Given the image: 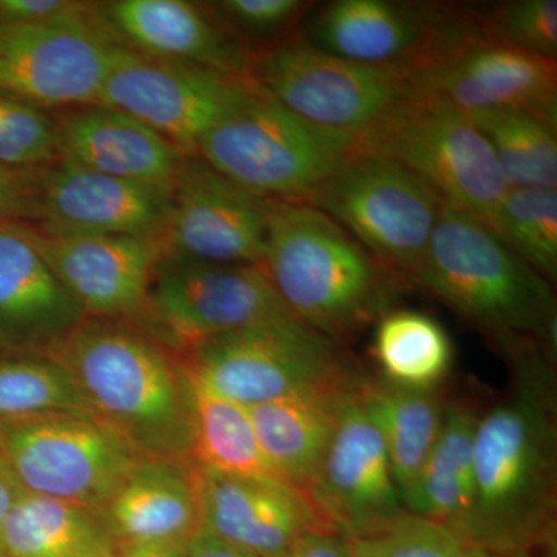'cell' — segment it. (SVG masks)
Here are the masks:
<instances>
[{
    "label": "cell",
    "instance_id": "obj_1",
    "mask_svg": "<svg viewBox=\"0 0 557 557\" xmlns=\"http://www.w3.org/2000/svg\"><path fill=\"white\" fill-rule=\"evenodd\" d=\"M553 358L512 361L507 397L478 418L469 545L528 552L556 541L557 416Z\"/></svg>",
    "mask_w": 557,
    "mask_h": 557
},
{
    "label": "cell",
    "instance_id": "obj_2",
    "mask_svg": "<svg viewBox=\"0 0 557 557\" xmlns=\"http://www.w3.org/2000/svg\"><path fill=\"white\" fill-rule=\"evenodd\" d=\"M50 358L139 456L190 460L193 380L177 351L132 322L87 318Z\"/></svg>",
    "mask_w": 557,
    "mask_h": 557
},
{
    "label": "cell",
    "instance_id": "obj_3",
    "mask_svg": "<svg viewBox=\"0 0 557 557\" xmlns=\"http://www.w3.org/2000/svg\"><path fill=\"white\" fill-rule=\"evenodd\" d=\"M410 282L474 325L512 361L533 351L555 359L552 284L463 209L443 205Z\"/></svg>",
    "mask_w": 557,
    "mask_h": 557
},
{
    "label": "cell",
    "instance_id": "obj_4",
    "mask_svg": "<svg viewBox=\"0 0 557 557\" xmlns=\"http://www.w3.org/2000/svg\"><path fill=\"white\" fill-rule=\"evenodd\" d=\"M260 267L292 317L336 344L379 321L405 284L306 201L270 200Z\"/></svg>",
    "mask_w": 557,
    "mask_h": 557
},
{
    "label": "cell",
    "instance_id": "obj_5",
    "mask_svg": "<svg viewBox=\"0 0 557 557\" xmlns=\"http://www.w3.org/2000/svg\"><path fill=\"white\" fill-rule=\"evenodd\" d=\"M355 150V135L311 123L259 87L200 139L197 156L260 199L307 201Z\"/></svg>",
    "mask_w": 557,
    "mask_h": 557
},
{
    "label": "cell",
    "instance_id": "obj_6",
    "mask_svg": "<svg viewBox=\"0 0 557 557\" xmlns=\"http://www.w3.org/2000/svg\"><path fill=\"white\" fill-rule=\"evenodd\" d=\"M355 148L413 172L445 203L490 228L509 189L493 149L467 113L420 95L355 135Z\"/></svg>",
    "mask_w": 557,
    "mask_h": 557
},
{
    "label": "cell",
    "instance_id": "obj_7",
    "mask_svg": "<svg viewBox=\"0 0 557 557\" xmlns=\"http://www.w3.org/2000/svg\"><path fill=\"white\" fill-rule=\"evenodd\" d=\"M178 355L190 375L245 408L357 376L339 344L295 318L211 336Z\"/></svg>",
    "mask_w": 557,
    "mask_h": 557
},
{
    "label": "cell",
    "instance_id": "obj_8",
    "mask_svg": "<svg viewBox=\"0 0 557 557\" xmlns=\"http://www.w3.org/2000/svg\"><path fill=\"white\" fill-rule=\"evenodd\" d=\"M306 203L338 222L384 269L410 282L445 201L395 161L355 150Z\"/></svg>",
    "mask_w": 557,
    "mask_h": 557
},
{
    "label": "cell",
    "instance_id": "obj_9",
    "mask_svg": "<svg viewBox=\"0 0 557 557\" xmlns=\"http://www.w3.org/2000/svg\"><path fill=\"white\" fill-rule=\"evenodd\" d=\"M139 457L91 413H46L0 423V458L24 493L98 511Z\"/></svg>",
    "mask_w": 557,
    "mask_h": 557
},
{
    "label": "cell",
    "instance_id": "obj_10",
    "mask_svg": "<svg viewBox=\"0 0 557 557\" xmlns=\"http://www.w3.org/2000/svg\"><path fill=\"white\" fill-rule=\"evenodd\" d=\"M251 78L302 119L351 135L416 97L406 70L333 57L300 35L256 51Z\"/></svg>",
    "mask_w": 557,
    "mask_h": 557
},
{
    "label": "cell",
    "instance_id": "obj_11",
    "mask_svg": "<svg viewBox=\"0 0 557 557\" xmlns=\"http://www.w3.org/2000/svg\"><path fill=\"white\" fill-rule=\"evenodd\" d=\"M287 318L262 267L161 255L145 313L132 324L180 354L201 339Z\"/></svg>",
    "mask_w": 557,
    "mask_h": 557
},
{
    "label": "cell",
    "instance_id": "obj_12",
    "mask_svg": "<svg viewBox=\"0 0 557 557\" xmlns=\"http://www.w3.org/2000/svg\"><path fill=\"white\" fill-rule=\"evenodd\" d=\"M479 33L478 7L336 0L313 9L300 36L333 57L412 75L432 58Z\"/></svg>",
    "mask_w": 557,
    "mask_h": 557
},
{
    "label": "cell",
    "instance_id": "obj_13",
    "mask_svg": "<svg viewBox=\"0 0 557 557\" xmlns=\"http://www.w3.org/2000/svg\"><path fill=\"white\" fill-rule=\"evenodd\" d=\"M124 50L89 2L58 20L0 27V91L46 110L97 104Z\"/></svg>",
    "mask_w": 557,
    "mask_h": 557
},
{
    "label": "cell",
    "instance_id": "obj_14",
    "mask_svg": "<svg viewBox=\"0 0 557 557\" xmlns=\"http://www.w3.org/2000/svg\"><path fill=\"white\" fill-rule=\"evenodd\" d=\"M248 76L153 60L124 50L110 70L97 104L123 110L159 132L185 156L258 91Z\"/></svg>",
    "mask_w": 557,
    "mask_h": 557
},
{
    "label": "cell",
    "instance_id": "obj_15",
    "mask_svg": "<svg viewBox=\"0 0 557 557\" xmlns=\"http://www.w3.org/2000/svg\"><path fill=\"white\" fill-rule=\"evenodd\" d=\"M416 95L463 112L519 110L557 129V60L472 36L410 75Z\"/></svg>",
    "mask_w": 557,
    "mask_h": 557
},
{
    "label": "cell",
    "instance_id": "obj_16",
    "mask_svg": "<svg viewBox=\"0 0 557 557\" xmlns=\"http://www.w3.org/2000/svg\"><path fill=\"white\" fill-rule=\"evenodd\" d=\"M270 200L234 185L199 156H186L171 186L163 255L262 265Z\"/></svg>",
    "mask_w": 557,
    "mask_h": 557
},
{
    "label": "cell",
    "instance_id": "obj_17",
    "mask_svg": "<svg viewBox=\"0 0 557 557\" xmlns=\"http://www.w3.org/2000/svg\"><path fill=\"white\" fill-rule=\"evenodd\" d=\"M307 496L330 528L350 541L408 516L383 438L359 403L358 384Z\"/></svg>",
    "mask_w": 557,
    "mask_h": 557
},
{
    "label": "cell",
    "instance_id": "obj_18",
    "mask_svg": "<svg viewBox=\"0 0 557 557\" xmlns=\"http://www.w3.org/2000/svg\"><path fill=\"white\" fill-rule=\"evenodd\" d=\"M30 242L87 318L137 322L145 313L161 242L106 234H51L11 226Z\"/></svg>",
    "mask_w": 557,
    "mask_h": 557
},
{
    "label": "cell",
    "instance_id": "obj_19",
    "mask_svg": "<svg viewBox=\"0 0 557 557\" xmlns=\"http://www.w3.org/2000/svg\"><path fill=\"white\" fill-rule=\"evenodd\" d=\"M171 188L110 177L62 157L36 171L33 228L51 234H106L161 242Z\"/></svg>",
    "mask_w": 557,
    "mask_h": 557
},
{
    "label": "cell",
    "instance_id": "obj_20",
    "mask_svg": "<svg viewBox=\"0 0 557 557\" xmlns=\"http://www.w3.org/2000/svg\"><path fill=\"white\" fill-rule=\"evenodd\" d=\"M94 11L120 46L141 57L251 78L256 51L212 5L188 0H112L94 3Z\"/></svg>",
    "mask_w": 557,
    "mask_h": 557
},
{
    "label": "cell",
    "instance_id": "obj_21",
    "mask_svg": "<svg viewBox=\"0 0 557 557\" xmlns=\"http://www.w3.org/2000/svg\"><path fill=\"white\" fill-rule=\"evenodd\" d=\"M201 531L259 557H278L314 531H335L310 497L277 479L236 478L199 468Z\"/></svg>",
    "mask_w": 557,
    "mask_h": 557
},
{
    "label": "cell",
    "instance_id": "obj_22",
    "mask_svg": "<svg viewBox=\"0 0 557 557\" xmlns=\"http://www.w3.org/2000/svg\"><path fill=\"white\" fill-rule=\"evenodd\" d=\"M86 319L30 242L0 226V355L53 357Z\"/></svg>",
    "mask_w": 557,
    "mask_h": 557
},
{
    "label": "cell",
    "instance_id": "obj_23",
    "mask_svg": "<svg viewBox=\"0 0 557 557\" xmlns=\"http://www.w3.org/2000/svg\"><path fill=\"white\" fill-rule=\"evenodd\" d=\"M101 515L116 544H188L201 530L199 468L139 457Z\"/></svg>",
    "mask_w": 557,
    "mask_h": 557
},
{
    "label": "cell",
    "instance_id": "obj_24",
    "mask_svg": "<svg viewBox=\"0 0 557 557\" xmlns=\"http://www.w3.org/2000/svg\"><path fill=\"white\" fill-rule=\"evenodd\" d=\"M62 157L110 177L171 188L185 153L123 110L102 104L62 109Z\"/></svg>",
    "mask_w": 557,
    "mask_h": 557
},
{
    "label": "cell",
    "instance_id": "obj_25",
    "mask_svg": "<svg viewBox=\"0 0 557 557\" xmlns=\"http://www.w3.org/2000/svg\"><path fill=\"white\" fill-rule=\"evenodd\" d=\"M359 379L247 408L260 449L277 479L307 494Z\"/></svg>",
    "mask_w": 557,
    "mask_h": 557
},
{
    "label": "cell",
    "instance_id": "obj_26",
    "mask_svg": "<svg viewBox=\"0 0 557 557\" xmlns=\"http://www.w3.org/2000/svg\"><path fill=\"white\" fill-rule=\"evenodd\" d=\"M478 418L468 406H446L437 443L401 498L408 515L448 528L468 547L474 516Z\"/></svg>",
    "mask_w": 557,
    "mask_h": 557
},
{
    "label": "cell",
    "instance_id": "obj_27",
    "mask_svg": "<svg viewBox=\"0 0 557 557\" xmlns=\"http://www.w3.org/2000/svg\"><path fill=\"white\" fill-rule=\"evenodd\" d=\"M116 547L101 511L24 493L0 527V557H109Z\"/></svg>",
    "mask_w": 557,
    "mask_h": 557
},
{
    "label": "cell",
    "instance_id": "obj_28",
    "mask_svg": "<svg viewBox=\"0 0 557 557\" xmlns=\"http://www.w3.org/2000/svg\"><path fill=\"white\" fill-rule=\"evenodd\" d=\"M358 398L379 429L403 498L437 443L448 405L438 388L420 391L362 376Z\"/></svg>",
    "mask_w": 557,
    "mask_h": 557
},
{
    "label": "cell",
    "instance_id": "obj_29",
    "mask_svg": "<svg viewBox=\"0 0 557 557\" xmlns=\"http://www.w3.org/2000/svg\"><path fill=\"white\" fill-rule=\"evenodd\" d=\"M190 380H193L190 461L197 468L215 472V474L277 479L260 449L255 428L249 420L248 409L215 394L196 376L190 375Z\"/></svg>",
    "mask_w": 557,
    "mask_h": 557
},
{
    "label": "cell",
    "instance_id": "obj_30",
    "mask_svg": "<svg viewBox=\"0 0 557 557\" xmlns=\"http://www.w3.org/2000/svg\"><path fill=\"white\" fill-rule=\"evenodd\" d=\"M381 379L395 386L434 391L453 369L446 329L416 310H388L376 321L372 346Z\"/></svg>",
    "mask_w": 557,
    "mask_h": 557
},
{
    "label": "cell",
    "instance_id": "obj_31",
    "mask_svg": "<svg viewBox=\"0 0 557 557\" xmlns=\"http://www.w3.org/2000/svg\"><path fill=\"white\" fill-rule=\"evenodd\" d=\"M465 113L493 149L509 188H557L555 127L519 110Z\"/></svg>",
    "mask_w": 557,
    "mask_h": 557
},
{
    "label": "cell",
    "instance_id": "obj_32",
    "mask_svg": "<svg viewBox=\"0 0 557 557\" xmlns=\"http://www.w3.org/2000/svg\"><path fill=\"white\" fill-rule=\"evenodd\" d=\"M57 412L94 416L61 362L50 357H0V423Z\"/></svg>",
    "mask_w": 557,
    "mask_h": 557
},
{
    "label": "cell",
    "instance_id": "obj_33",
    "mask_svg": "<svg viewBox=\"0 0 557 557\" xmlns=\"http://www.w3.org/2000/svg\"><path fill=\"white\" fill-rule=\"evenodd\" d=\"M491 230L549 284L556 281V189L509 188Z\"/></svg>",
    "mask_w": 557,
    "mask_h": 557
},
{
    "label": "cell",
    "instance_id": "obj_34",
    "mask_svg": "<svg viewBox=\"0 0 557 557\" xmlns=\"http://www.w3.org/2000/svg\"><path fill=\"white\" fill-rule=\"evenodd\" d=\"M61 159L57 120L46 109L0 91V163L39 170Z\"/></svg>",
    "mask_w": 557,
    "mask_h": 557
},
{
    "label": "cell",
    "instance_id": "obj_35",
    "mask_svg": "<svg viewBox=\"0 0 557 557\" xmlns=\"http://www.w3.org/2000/svg\"><path fill=\"white\" fill-rule=\"evenodd\" d=\"M478 13L486 40L557 60L556 0H511Z\"/></svg>",
    "mask_w": 557,
    "mask_h": 557
},
{
    "label": "cell",
    "instance_id": "obj_36",
    "mask_svg": "<svg viewBox=\"0 0 557 557\" xmlns=\"http://www.w3.org/2000/svg\"><path fill=\"white\" fill-rule=\"evenodd\" d=\"M471 549L448 528L410 515L351 541V557H467Z\"/></svg>",
    "mask_w": 557,
    "mask_h": 557
},
{
    "label": "cell",
    "instance_id": "obj_37",
    "mask_svg": "<svg viewBox=\"0 0 557 557\" xmlns=\"http://www.w3.org/2000/svg\"><path fill=\"white\" fill-rule=\"evenodd\" d=\"M211 5L248 46L252 40L276 46L293 38L296 27L314 9V3L302 0H222Z\"/></svg>",
    "mask_w": 557,
    "mask_h": 557
},
{
    "label": "cell",
    "instance_id": "obj_38",
    "mask_svg": "<svg viewBox=\"0 0 557 557\" xmlns=\"http://www.w3.org/2000/svg\"><path fill=\"white\" fill-rule=\"evenodd\" d=\"M36 171L14 170L0 163V226L32 225Z\"/></svg>",
    "mask_w": 557,
    "mask_h": 557
},
{
    "label": "cell",
    "instance_id": "obj_39",
    "mask_svg": "<svg viewBox=\"0 0 557 557\" xmlns=\"http://www.w3.org/2000/svg\"><path fill=\"white\" fill-rule=\"evenodd\" d=\"M84 5L75 0H0V27L58 20Z\"/></svg>",
    "mask_w": 557,
    "mask_h": 557
},
{
    "label": "cell",
    "instance_id": "obj_40",
    "mask_svg": "<svg viewBox=\"0 0 557 557\" xmlns=\"http://www.w3.org/2000/svg\"><path fill=\"white\" fill-rule=\"evenodd\" d=\"M278 557H351V541L336 531H314Z\"/></svg>",
    "mask_w": 557,
    "mask_h": 557
},
{
    "label": "cell",
    "instance_id": "obj_41",
    "mask_svg": "<svg viewBox=\"0 0 557 557\" xmlns=\"http://www.w3.org/2000/svg\"><path fill=\"white\" fill-rule=\"evenodd\" d=\"M185 557H259L245 549L234 547L207 531H199L190 537L185 547Z\"/></svg>",
    "mask_w": 557,
    "mask_h": 557
},
{
    "label": "cell",
    "instance_id": "obj_42",
    "mask_svg": "<svg viewBox=\"0 0 557 557\" xmlns=\"http://www.w3.org/2000/svg\"><path fill=\"white\" fill-rule=\"evenodd\" d=\"M186 544H116L109 557H185Z\"/></svg>",
    "mask_w": 557,
    "mask_h": 557
},
{
    "label": "cell",
    "instance_id": "obj_43",
    "mask_svg": "<svg viewBox=\"0 0 557 557\" xmlns=\"http://www.w3.org/2000/svg\"><path fill=\"white\" fill-rule=\"evenodd\" d=\"M24 494L17 480L11 474L5 461L0 458V527L9 516L10 509L16 504L17 498Z\"/></svg>",
    "mask_w": 557,
    "mask_h": 557
},
{
    "label": "cell",
    "instance_id": "obj_44",
    "mask_svg": "<svg viewBox=\"0 0 557 557\" xmlns=\"http://www.w3.org/2000/svg\"><path fill=\"white\" fill-rule=\"evenodd\" d=\"M556 542L528 552H496V549L472 548L467 557H556Z\"/></svg>",
    "mask_w": 557,
    "mask_h": 557
}]
</instances>
